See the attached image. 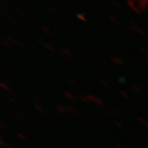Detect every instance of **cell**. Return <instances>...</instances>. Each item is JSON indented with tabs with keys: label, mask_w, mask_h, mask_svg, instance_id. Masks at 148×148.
I'll list each match as a JSON object with an SVG mask.
<instances>
[{
	"label": "cell",
	"mask_w": 148,
	"mask_h": 148,
	"mask_svg": "<svg viewBox=\"0 0 148 148\" xmlns=\"http://www.w3.org/2000/svg\"><path fill=\"white\" fill-rule=\"evenodd\" d=\"M78 17L80 19V20H82V21H84V22H85L86 21V19H85V17H84L83 15H81V14H78Z\"/></svg>",
	"instance_id": "1"
},
{
	"label": "cell",
	"mask_w": 148,
	"mask_h": 148,
	"mask_svg": "<svg viewBox=\"0 0 148 148\" xmlns=\"http://www.w3.org/2000/svg\"><path fill=\"white\" fill-rule=\"evenodd\" d=\"M135 29L136 30H137V31H138V33H140V34H142V35H144L145 33H144V31H142L141 29H137V28H135Z\"/></svg>",
	"instance_id": "2"
},
{
	"label": "cell",
	"mask_w": 148,
	"mask_h": 148,
	"mask_svg": "<svg viewBox=\"0 0 148 148\" xmlns=\"http://www.w3.org/2000/svg\"><path fill=\"white\" fill-rule=\"evenodd\" d=\"M42 29H45V30L47 31V33H50V32H49V30H48V29H46L45 27H42Z\"/></svg>",
	"instance_id": "3"
},
{
	"label": "cell",
	"mask_w": 148,
	"mask_h": 148,
	"mask_svg": "<svg viewBox=\"0 0 148 148\" xmlns=\"http://www.w3.org/2000/svg\"><path fill=\"white\" fill-rule=\"evenodd\" d=\"M114 5H116V6H117V7H118V8H120V9H121V6H120V5H118V3H115V4H114Z\"/></svg>",
	"instance_id": "4"
}]
</instances>
